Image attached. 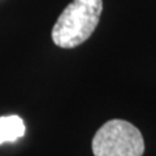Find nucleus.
Listing matches in <instances>:
<instances>
[{
    "instance_id": "f257e3e1",
    "label": "nucleus",
    "mask_w": 156,
    "mask_h": 156,
    "mask_svg": "<svg viewBox=\"0 0 156 156\" xmlns=\"http://www.w3.org/2000/svg\"><path fill=\"white\" fill-rule=\"evenodd\" d=\"M103 11V0H73L52 29V41L60 48H74L95 31Z\"/></svg>"
},
{
    "instance_id": "f03ea898",
    "label": "nucleus",
    "mask_w": 156,
    "mask_h": 156,
    "mask_svg": "<svg viewBox=\"0 0 156 156\" xmlns=\"http://www.w3.org/2000/svg\"><path fill=\"white\" fill-rule=\"evenodd\" d=\"M144 139L138 128L125 120H111L92 138L94 156H142Z\"/></svg>"
},
{
    "instance_id": "7ed1b4c3",
    "label": "nucleus",
    "mask_w": 156,
    "mask_h": 156,
    "mask_svg": "<svg viewBox=\"0 0 156 156\" xmlns=\"http://www.w3.org/2000/svg\"><path fill=\"white\" fill-rule=\"evenodd\" d=\"M25 135V124L16 115L0 117V144L4 142H16Z\"/></svg>"
}]
</instances>
